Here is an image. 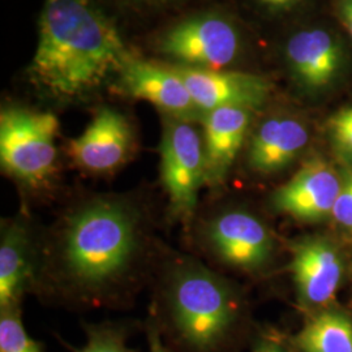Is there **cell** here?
<instances>
[{"instance_id":"cell-19","label":"cell","mask_w":352,"mask_h":352,"mask_svg":"<svg viewBox=\"0 0 352 352\" xmlns=\"http://www.w3.org/2000/svg\"><path fill=\"white\" fill-rule=\"evenodd\" d=\"M85 333V344L75 352H135L128 346V327L123 324H88Z\"/></svg>"},{"instance_id":"cell-1","label":"cell","mask_w":352,"mask_h":352,"mask_svg":"<svg viewBox=\"0 0 352 352\" xmlns=\"http://www.w3.org/2000/svg\"><path fill=\"white\" fill-rule=\"evenodd\" d=\"M38 253L37 285L51 299L122 305L151 263L149 213L131 193L89 195L64 209Z\"/></svg>"},{"instance_id":"cell-9","label":"cell","mask_w":352,"mask_h":352,"mask_svg":"<svg viewBox=\"0 0 352 352\" xmlns=\"http://www.w3.org/2000/svg\"><path fill=\"white\" fill-rule=\"evenodd\" d=\"M340 187L338 173L324 160L315 158L274 192L272 204L278 213L302 222H318L333 213Z\"/></svg>"},{"instance_id":"cell-10","label":"cell","mask_w":352,"mask_h":352,"mask_svg":"<svg viewBox=\"0 0 352 352\" xmlns=\"http://www.w3.org/2000/svg\"><path fill=\"white\" fill-rule=\"evenodd\" d=\"M173 68L186 82L202 115L221 107H245L253 111L263 106L269 96L270 85L260 76L187 65Z\"/></svg>"},{"instance_id":"cell-8","label":"cell","mask_w":352,"mask_h":352,"mask_svg":"<svg viewBox=\"0 0 352 352\" xmlns=\"http://www.w3.org/2000/svg\"><path fill=\"white\" fill-rule=\"evenodd\" d=\"M161 50L183 65L218 71L235 59L239 37L227 20L206 14L174 26L162 39Z\"/></svg>"},{"instance_id":"cell-20","label":"cell","mask_w":352,"mask_h":352,"mask_svg":"<svg viewBox=\"0 0 352 352\" xmlns=\"http://www.w3.org/2000/svg\"><path fill=\"white\" fill-rule=\"evenodd\" d=\"M329 133L337 154L352 168V107L342 109L330 118Z\"/></svg>"},{"instance_id":"cell-23","label":"cell","mask_w":352,"mask_h":352,"mask_svg":"<svg viewBox=\"0 0 352 352\" xmlns=\"http://www.w3.org/2000/svg\"><path fill=\"white\" fill-rule=\"evenodd\" d=\"M338 14L342 24L352 37V0H340Z\"/></svg>"},{"instance_id":"cell-14","label":"cell","mask_w":352,"mask_h":352,"mask_svg":"<svg viewBox=\"0 0 352 352\" xmlns=\"http://www.w3.org/2000/svg\"><path fill=\"white\" fill-rule=\"evenodd\" d=\"M252 110L221 107L202 118V141L206 162V187L218 188L243 148L251 124Z\"/></svg>"},{"instance_id":"cell-2","label":"cell","mask_w":352,"mask_h":352,"mask_svg":"<svg viewBox=\"0 0 352 352\" xmlns=\"http://www.w3.org/2000/svg\"><path fill=\"white\" fill-rule=\"evenodd\" d=\"M132 59L118 29L91 0H45L29 75L55 98H77Z\"/></svg>"},{"instance_id":"cell-21","label":"cell","mask_w":352,"mask_h":352,"mask_svg":"<svg viewBox=\"0 0 352 352\" xmlns=\"http://www.w3.org/2000/svg\"><path fill=\"white\" fill-rule=\"evenodd\" d=\"M331 215L340 227L352 234V168L346 170L342 177V187Z\"/></svg>"},{"instance_id":"cell-17","label":"cell","mask_w":352,"mask_h":352,"mask_svg":"<svg viewBox=\"0 0 352 352\" xmlns=\"http://www.w3.org/2000/svg\"><path fill=\"white\" fill-rule=\"evenodd\" d=\"M294 343L302 352H352V321L340 312H321L304 324Z\"/></svg>"},{"instance_id":"cell-16","label":"cell","mask_w":352,"mask_h":352,"mask_svg":"<svg viewBox=\"0 0 352 352\" xmlns=\"http://www.w3.org/2000/svg\"><path fill=\"white\" fill-rule=\"evenodd\" d=\"M289 67L304 85L322 88L337 75L340 45L322 29L304 30L291 38L286 47Z\"/></svg>"},{"instance_id":"cell-22","label":"cell","mask_w":352,"mask_h":352,"mask_svg":"<svg viewBox=\"0 0 352 352\" xmlns=\"http://www.w3.org/2000/svg\"><path fill=\"white\" fill-rule=\"evenodd\" d=\"M146 338H148L149 352H171L164 344L158 329L151 318L148 320V324H146Z\"/></svg>"},{"instance_id":"cell-3","label":"cell","mask_w":352,"mask_h":352,"mask_svg":"<svg viewBox=\"0 0 352 352\" xmlns=\"http://www.w3.org/2000/svg\"><path fill=\"white\" fill-rule=\"evenodd\" d=\"M241 302L231 283L187 254L164 260L151 321L171 352H225Z\"/></svg>"},{"instance_id":"cell-26","label":"cell","mask_w":352,"mask_h":352,"mask_svg":"<svg viewBox=\"0 0 352 352\" xmlns=\"http://www.w3.org/2000/svg\"><path fill=\"white\" fill-rule=\"evenodd\" d=\"M144 1H149V3H164V1H168V0H144Z\"/></svg>"},{"instance_id":"cell-5","label":"cell","mask_w":352,"mask_h":352,"mask_svg":"<svg viewBox=\"0 0 352 352\" xmlns=\"http://www.w3.org/2000/svg\"><path fill=\"white\" fill-rule=\"evenodd\" d=\"M161 183L171 217L189 223L206 186V162L202 133L195 122L164 116L161 141Z\"/></svg>"},{"instance_id":"cell-12","label":"cell","mask_w":352,"mask_h":352,"mask_svg":"<svg viewBox=\"0 0 352 352\" xmlns=\"http://www.w3.org/2000/svg\"><path fill=\"white\" fill-rule=\"evenodd\" d=\"M120 85L128 96L151 102L164 116L188 122H201L204 118L186 82L173 67L132 58L120 72Z\"/></svg>"},{"instance_id":"cell-13","label":"cell","mask_w":352,"mask_h":352,"mask_svg":"<svg viewBox=\"0 0 352 352\" xmlns=\"http://www.w3.org/2000/svg\"><path fill=\"white\" fill-rule=\"evenodd\" d=\"M289 272L300 300L307 305H321L336 296L343 276V261L330 241L302 240L292 247Z\"/></svg>"},{"instance_id":"cell-6","label":"cell","mask_w":352,"mask_h":352,"mask_svg":"<svg viewBox=\"0 0 352 352\" xmlns=\"http://www.w3.org/2000/svg\"><path fill=\"white\" fill-rule=\"evenodd\" d=\"M197 239L204 251L234 269L256 273L267 266L274 241L264 222L254 214L230 209L201 219Z\"/></svg>"},{"instance_id":"cell-4","label":"cell","mask_w":352,"mask_h":352,"mask_svg":"<svg viewBox=\"0 0 352 352\" xmlns=\"http://www.w3.org/2000/svg\"><path fill=\"white\" fill-rule=\"evenodd\" d=\"M59 120L54 113L19 106L0 113L3 173L30 192L50 188L56 174Z\"/></svg>"},{"instance_id":"cell-15","label":"cell","mask_w":352,"mask_h":352,"mask_svg":"<svg viewBox=\"0 0 352 352\" xmlns=\"http://www.w3.org/2000/svg\"><path fill=\"white\" fill-rule=\"evenodd\" d=\"M308 140L309 133L298 119L269 118L252 136L248 164L252 171L261 175L280 173L296 160Z\"/></svg>"},{"instance_id":"cell-7","label":"cell","mask_w":352,"mask_h":352,"mask_svg":"<svg viewBox=\"0 0 352 352\" xmlns=\"http://www.w3.org/2000/svg\"><path fill=\"white\" fill-rule=\"evenodd\" d=\"M135 148V131L126 115L103 107L85 131L69 141L67 151L80 170L91 175H110L131 160Z\"/></svg>"},{"instance_id":"cell-25","label":"cell","mask_w":352,"mask_h":352,"mask_svg":"<svg viewBox=\"0 0 352 352\" xmlns=\"http://www.w3.org/2000/svg\"><path fill=\"white\" fill-rule=\"evenodd\" d=\"M260 1L269 7H273V8H283V7H289L291 4L296 3L298 0H260Z\"/></svg>"},{"instance_id":"cell-11","label":"cell","mask_w":352,"mask_h":352,"mask_svg":"<svg viewBox=\"0 0 352 352\" xmlns=\"http://www.w3.org/2000/svg\"><path fill=\"white\" fill-rule=\"evenodd\" d=\"M36 232L25 215L3 222L0 238V311L21 307L38 277Z\"/></svg>"},{"instance_id":"cell-18","label":"cell","mask_w":352,"mask_h":352,"mask_svg":"<svg viewBox=\"0 0 352 352\" xmlns=\"http://www.w3.org/2000/svg\"><path fill=\"white\" fill-rule=\"evenodd\" d=\"M0 352H45L24 327L21 307L0 311Z\"/></svg>"},{"instance_id":"cell-24","label":"cell","mask_w":352,"mask_h":352,"mask_svg":"<svg viewBox=\"0 0 352 352\" xmlns=\"http://www.w3.org/2000/svg\"><path fill=\"white\" fill-rule=\"evenodd\" d=\"M254 352H289L286 349H283L280 344H278L276 342H272V340H263L260 342Z\"/></svg>"}]
</instances>
